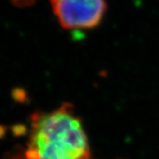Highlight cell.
<instances>
[{
	"label": "cell",
	"mask_w": 159,
	"mask_h": 159,
	"mask_svg": "<svg viewBox=\"0 0 159 159\" xmlns=\"http://www.w3.org/2000/svg\"><path fill=\"white\" fill-rule=\"evenodd\" d=\"M54 16L66 30H89L98 27L105 16L106 0H50Z\"/></svg>",
	"instance_id": "cell-2"
},
{
	"label": "cell",
	"mask_w": 159,
	"mask_h": 159,
	"mask_svg": "<svg viewBox=\"0 0 159 159\" xmlns=\"http://www.w3.org/2000/svg\"><path fill=\"white\" fill-rule=\"evenodd\" d=\"M89 145L81 120L71 104L64 103L51 112L33 117L26 158L89 159Z\"/></svg>",
	"instance_id": "cell-1"
},
{
	"label": "cell",
	"mask_w": 159,
	"mask_h": 159,
	"mask_svg": "<svg viewBox=\"0 0 159 159\" xmlns=\"http://www.w3.org/2000/svg\"><path fill=\"white\" fill-rule=\"evenodd\" d=\"M11 3L20 8H26V7H30L34 5L36 0H10Z\"/></svg>",
	"instance_id": "cell-3"
}]
</instances>
